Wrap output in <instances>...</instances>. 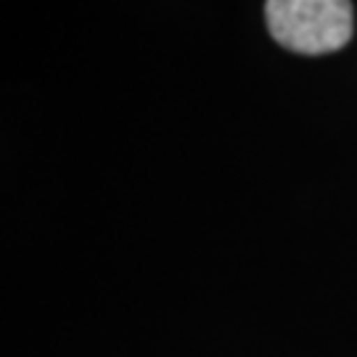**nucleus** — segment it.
<instances>
[{
    "mask_svg": "<svg viewBox=\"0 0 357 357\" xmlns=\"http://www.w3.org/2000/svg\"><path fill=\"white\" fill-rule=\"evenodd\" d=\"M265 19L273 40L302 56L344 48L355 26L349 0H268Z\"/></svg>",
    "mask_w": 357,
    "mask_h": 357,
    "instance_id": "obj_1",
    "label": "nucleus"
}]
</instances>
